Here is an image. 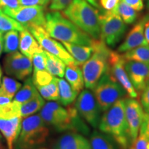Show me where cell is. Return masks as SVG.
Returning a JSON list of instances; mask_svg holds the SVG:
<instances>
[{"instance_id":"1","label":"cell","mask_w":149,"mask_h":149,"mask_svg":"<svg viewBox=\"0 0 149 149\" xmlns=\"http://www.w3.org/2000/svg\"><path fill=\"white\" fill-rule=\"evenodd\" d=\"M39 115L46 125L52 126L58 132L72 130L88 135L90 131L74 106L65 109L58 102H48L40 110Z\"/></svg>"},{"instance_id":"2","label":"cell","mask_w":149,"mask_h":149,"mask_svg":"<svg viewBox=\"0 0 149 149\" xmlns=\"http://www.w3.org/2000/svg\"><path fill=\"white\" fill-rule=\"evenodd\" d=\"M100 130L111 136L120 149L132 145L125 113V99H121L104 111L98 126Z\"/></svg>"},{"instance_id":"3","label":"cell","mask_w":149,"mask_h":149,"mask_svg":"<svg viewBox=\"0 0 149 149\" xmlns=\"http://www.w3.org/2000/svg\"><path fill=\"white\" fill-rule=\"evenodd\" d=\"M45 29L52 38L61 42L91 46L94 40L58 11L46 13Z\"/></svg>"},{"instance_id":"4","label":"cell","mask_w":149,"mask_h":149,"mask_svg":"<svg viewBox=\"0 0 149 149\" xmlns=\"http://www.w3.org/2000/svg\"><path fill=\"white\" fill-rule=\"evenodd\" d=\"M62 14L94 40H100V13L86 0H73Z\"/></svg>"},{"instance_id":"5","label":"cell","mask_w":149,"mask_h":149,"mask_svg":"<svg viewBox=\"0 0 149 149\" xmlns=\"http://www.w3.org/2000/svg\"><path fill=\"white\" fill-rule=\"evenodd\" d=\"M93 53L82 65L85 86L93 90L102 76L109 70V58L111 49L101 40H93Z\"/></svg>"},{"instance_id":"6","label":"cell","mask_w":149,"mask_h":149,"mask_svg":"<svg viewBox=\"0 0 149 149\" xmlns=\"http://www.w3.org/2000/svg\"><path fill=\"white\" fill-rule=\"evenodd\" d=\"M48 135L49 129L40 115L25 117L14 149H35L44 144Z\"/></svg>"},{"instance_id":"7","label":"cell","mask_w":149,"mask_h":149,"mask_svg":"<svg viewBox=\"0 0 149 149\" xmlns=\"http://www.w3.org/2000/svg\"><path fill=\"white\" fill-rule=\"evenodd\" d=\"M95 97L102 111H106L127 94L124 88L111 75L109 70L93 88Z\"/></svg>"},{"instance_id":"8","label":"cell","mask_w":149,"mask_h":149,"mask_svg":"<svg viewBox=\"0 0 149 149\" xmlns=\"http://www.w3.org/2000/svg\"><path fill=\"white\" fill-rule=\"evenodd\" d=\"M101 35L100 40L108 46L115 47L125 35L127 26L119 15L113 11L100 13Z\"/></svg>"},{"instance_id":"9","label":"cell","mask_w":149,"mask_h":149,"mask_svg":"<svg viewBox=\"0 0 149 149\" xmlns=\"http://www.w3.org/2000/svg\"><path fill=\"white\" fill-rule=\"evenodd\" d=\"M32 33L45 51L56 56L62 60L67 66L77 65L76 61L68 53L63 44L51 38L46 29L42 26H32L28 29Z\"/></svg>"},{"instance_id":"10","label":"cell","mask_w":149,"mask_h":149,"mask_svg":"<svg viewBox=\"0 0 149 149\" xmlns=\"http://www.w3.org/2000/svg\"><path fill=\"white\" fill-rule=\"evenodd\" d=\"M3 12L22 24L26 29L32 26L45 28L46 15L44 6H19L16 8H3Z\"/></svg>"},{"instance_id":"11","label":"cell","mask_w":149,"mask_h":149,"mask_svg":"<svg viewBox=\"0 0 149 149\" xmlns=\"http://www.w3.org/2000/svg\"><path fill=\"white\" fill-rule=\"evenodd\" d=\"M78 113L89 125L93 128L98 127L101 120V111L94 94L90 90L81 92L74 104Z\"/></svg>"},{"instance_id":"12","label":"cell","mask_w":149,"mask_h":149,"mask_svg":"<svg viewBox=\"0 0 149 149\" xmlns=\"http://www.w3.org/2000/svg\"><path fill=\"white\" fill-rule=\"evenodd\" d=\"M126 61L123 55L117 52L111 51L109 58V72L117 82L120 83L130 97L136 98L138 94L130 82L126 72Z\"/></svg>"},{"instance_id":"13","label":"cell","mask_w":149,"mask_h":149,"mask_svg":"<svg viewBox=\"0 0 149 149\" xmlns=\"http://www.w3.org/2000/svg\"><path fill=\"white\" fill-rule=\"evenodd\" d=\"M3 66L6 74L19 80H25L33 71L32 60L18 51L8 53Z\"/></svg>"},{"instance_id":"14","label":"cell","mask_w":149,"mask_h":149,"mask_svg":"<svg viewBox=\"0 0 149 149\" xmlns=\"http://www.w3.org/2000/svg\"><path fill=\"white\" fill-rule=\"evenodd\" d=\"M125 113L132 145L138 137L144 111L141 103L135 98L125 99Z\"/></svg>"},{"instance_id":"15","label":"cell","mask_w":149,"mask_h":149,"mask_svg":"<svg viewBox=\"0 0 149 149\" xmlns=\"http://www.w3.org/2000/svg\"><path fill=\"white\" fill-rule=\"evenodd\" d=\"M125 68L134 88L140 94L149 83V63L126 61Z\"/></svg>"},{"instance_id":"16","label":"cell","mask_w":149,"mask_h":149,"mask_svg":"<svg viewBox=\"0 0 149 149\" xmlns=\"http://www.w3.org/2000/svg\"><path fill=\"white\" fill-rule=\"evenodd\" d=\"M148 21L149 15H146L137 22L128 33L122 44L117 48L119 53H125L139 46L148 44L144 35L145 25Z\"/></svg>"},{"instance_id":"17","label":"cell","mask_w":149,"mask_h":149,"mask_svg":"<svg viewBox=\"0 0 149 149\" xmlns=\"http://www.w3.org/2000/svg\"><path fill=\"white\" fill-rule=\"evenodd\" d=\"M22 119L20 116H0V131L6 139L8 149H14L21 130Z\"/></svg>"},{"instance_id":"18","label":"cell","mask_w":149,"mask_h":149,"mask_svg":"<svg viewBox=\"0 0 149 149\" xmlns=\"http://www.w3.org/2000/svg\"><path fill=\"white\" fill-rule=\"evenodd\" d=\"M52 149H92L90 141L81 134L69 132L59 136L54 141Z\"/></svg>"},{"instance_id":"19","label":"cell","mask_w":149,"mask_h":149,"mask_svg":"<svg viewBox=\"0 0 149 149\" xmlns=\"http://www.w3.org/2000/svg\"><path fill=\"white\" fill-rule=\"evenodd\" d=\"M19 48L23 55L31 60L35 54L44 51L43 48L27 29L20 32Z\"/></svg>"},{"instance_id":"20","label":"cell","mask_w":149,"mask_h":149,"mask_svg":"<svg viewBox=\"0 0 149 149\" xmlns=\"http://www.w3.org/2000/svg\"><path fill=\"white\" fill-rule=\"evenodd\" d=\"M62 44L74 59L78 66H82L93 53V48L91 46L79 45L64 42H62Z\"/></svg>"},{"instance_id":"21","label":"cell","mask_w":149,"mask_h":149,"mask_svg":"<svg viewBox=\"0 0 149 149\" xmlns=\"http://www.w3.org/2000/svg\"><path fill=\"white\" fill-rule=\"evenodd\" d=\"M66 81L74 91L79 93L84 87L83 72L78 65H70L66 68L64 73Z\"/></svg>"},{"instance_id":"22","label":"cell","mask_w":149,"mask_h":149,"mask_svg":"<svg viewBox=\"0 0 149 149\" xmlns=\"http://www.w3.org/2000/svg\"><path fill=\"white\" fill-rule=\"evenodd\" d=\"M89 141L92 149H117L118 147L111 136L97 130L93 132Z\"/></svg>"},{"instance_id":"23","label":"cell","mask_w":149,"mask_h":149,"mask_svg":"<svg viewBox=\"0 0 149 149\" xmlns=\"http://www.w3.org/2000/svg\"><path fill=\"white\" fill-rule=\"evenodd\" d=\"M40 93L33 82L32 78L29 77L25 79L22 88L17 91L13 101L22 104L35 98Z\"/></svg>"},{"instance_id":"24","label":"cell","mask_w":149,"mask_h":149,"mask_svg":"<svg viewBox=\"0 0 149 149\" xmlns=\"http://www.w3.org/2000/svg\"><path fill=\"white\" fill-rule=\"evenodd\" d=\"M57 82L59 88V101L63 106L68 107L75 100L78 93L72 88L66 80L58 78Z\"/></svg>"},{"instance_id":"25","label":"cell","mask_w":149,"mask_h":149,"mask_svg":"<svg viewBox=\"0 0 149 149\" xmlns=\"http://www.w3.org/2000/svg\"><path fill=\"white\" fill-rule=\"evenodd\" d=\"M45 105L44 99L40 94L35 98L29 100V102L20 104L19 114L22 118L31 116L37 112L40 111Z\"/></svg>"},{"instance_id":"26","label":"cell","mask_w":149,"mask_h":149,"mask_svg":"<svg viewBox=\"0 0 149 149\" xmlns=\"http://www.w3.org/2000/svg\"><path fill=\"white\" fill-rule=\"evenodd\" d=\"M46 54V70L53 76L62 78L64 76L66 64L56 56L48 53Z\"/></svg>"},{"instance_id":"27","label":"cell","mask_w":149,"mask_h":149,"mask_svg":"<svg viewBox=\"0 0 149 149\" xmlns=\"http://www.w3.org/2000/svg\"><path fill=\"white\" fill-rule=\"evenodd\" d=\"M126 61L149 63V44L141 45L126 51L123 55Z\"/></svg>"},{"instance_id":"28","label":"cell","mask_w":149,"mask_h":149,"mask_svg":"<svg viewBox=\"0 0 149 149\" xmlns=\"http://www.w3.org/2000/svg\"><path fill=\"white\" fill-rule=\"evenodd\" d=\"M112 11L119 15L126 24H133L137 18L136 10L122 1H120Z\"/></svg>"},{"instance_id":"29","label":"cell","mask_w":149,"mask_h":149,"mask_svg":"<svg viewBox=\"0 0 149 149\" xmlns=\"http://www.w3.org/2000/svg\"><path fill=\"white\" fill-rule=\"evenodd\" d=\"M58 78L54 77L51 83L44 86L36 87L41 96L48 101H57L59 100Z\"/></svg>"},{"instance_id":"30","label":"cell","mask_w":149,"mask_h":149,"mask_svg":"<svg viewBox=\"0 0 149 149\" xmlns=\"http://www.w3.org/2000/svg\"><path fill=\"white\" fill-rule=\"evenodd\" d=\"M22 87V84L8 77H3L0 86V95L13 99Z\"/></svg>"},{"instance_id":"31","label":"cell","mask_w":149,"mask_h":149,"mask_svg":"<svg viewBox=\"0 0 149 149\" xmlns=\"http://www.w3.org/2000/svg\"><path fill=\"white\" fill-rule=\"evenodd\" d=\"M25 29H26L22 24L6 14L2 9L0 8V31L4 33L15 30L21 32Z\"/></svg>"},{"instance_id":"32","label":"cell","mask_w":149,"mask_h":149,"mask_svg":"<svg viewBox=\"0 0 149 149\" xmlns=\"http://www.w3.org/2000/svg\"><path fill=\"white\" fill-rule=\"evenodd\" d=\"M19 45V35L17 31H9L3 35V52L10 53L17 51Z\"/></svg>"},{"instance_id":"33","label":"cell","mask_w":149,"mask_h":149,"mask_svg":"<svg viewBox=\"0 0 149 149\" xmlns=\"http://www.w3.org/2000/svg\"><path fill=\"white\" fill-rule=\"evenodd\" d=\"M55 76L50 74L47 70L34 71L33 74V82L35 87L44 86L51 83Z\"/></svg>"},{"instance_id":"34","label":"cell","mask_w":149,"mask_h":149,"mask_svg":"<svg viewBox=\"0 0 149 149\" xmlns=\"http://www.w3.org/2000/svg\"><path fill=\"white\" fill-rule=\"evenodd\" d=\"M34 71L46 70V54L44 51L41 53L35 54L32 59Z\"/></svg>"},{"instance_id":"35","label":"cell","mask_w":149,"mask_h":149,"mask_svg":"<svg viewBox=\"0 0 149 149\" xmlns=\"http://www.w3.org/2000/svg\"><path fill=\"white\" fill-rule=\"evenodd\" d=\"M72 1L73 0H51L49 8L51 11L64 10Z\"/></svg>"},{"instance_id":"36","label":"cell","mask_w":149,"mask_h":149,"mask_svg":"<svg viewBox=\"0 0 149 149\" xmlns=\"http://www.w3.org/2000/svg\"><path fill=\"white\" fill-rule=\"evenodd\" d=\"M50 0H18V3L22 6H46Z\"/></svg>"},{"instance_id":"37","label":"cell","mask_w":149,"mask_h":149,"mask_svg":"<svg viewBox=\"0 0 149 149\" xmlns=\"http://www.w3.org/2000/svg\"><path fill=\"white\" fill-rule=\"evenodd\" d=\"M149 141V138L144 134L139 133V136L133 144L134 149H147V144Z\"/></svg>"},{"instance_id":"38","label":"cell","mask_w":149,"mask_h":149,"mask_svg":"<svg viewBox=\"0 0 149 149\" xmlns=\"http://www.w3.org/2000/svg\"><path fill=\"white\" fill-rule=\"evenodd\" d=\"M140 103L145 112L149 111V83L141 93Z\"/></svg>"},{"instance_id":"39","label":"cell","mask_w":149,"mask_h":149,"mask_svg":"<svg viewBox=\"0 0 149 149\" xmlns=\"http://www.w3.org/2000/svg\"><path fill=\"white\" fill-rule=\"evenodd\" d=\"M139 133L144 134L148 138H149V111H144V117H143L142 123H141Z\"/></svg>"},{"instance_id":"40","label":"cell","mask_w":149,"mask_h":149,"mask_svg":"<svg viewBox=\"0 0 149 149\" xmlns=\"http://www.w3.org/2000/svg\"><path fill=\"white\" fill-rule=\"evenodd\" d=\"M120 2V0H100V4L104 10H113Z\"/></svg>"},{"instance_id":"41","label":"cell","mask_w":149,"mask_h":149,"mask_svg":"<svg viewBox=\"0 0 149 149\" xmlns=\"http://www.w3.org/2000/svg\"><path fill=\"white\" fill-rule=\"evenodd\" d=\"M124 1L136 11H141L144 8V3L142 0H121Z\"/></svg>"},{"instance_id":"42","label":"cell","mask_w":149,"mask_h":149,"mask_svg":"<svg viewBox=\"0 0 149 149\" xmlns=\"http://www.w3.org/2000/svg\"><path fill=\"white\" fill-rule=\"evenodd\" d=\"M19 6L18 0H0V8H16Z\"/></svg>"},{"instance_id":"43","label":"cell","mask_w":149,"mask_h":149,"mask_svg":"<svg viewBox=\"0 0 149 149\" xmlns=\"http://www.w3.org/2000/svg\"><path fill=\"white\" fill-rule=\"evenodd\" d=\"M144 35H145V38L148 42V44H149V21L147 22L145 25V29H144Z\"/></svg>"},{"instance_id":"44","label":"cell","mask_w":149,"mask_h":149,"mask_svg":"<svg viewBox=\"0 0 149 149\" xmlns=\"http://www.w3.org/2000/svg\"><path fill=\"white\" fill-rule=\"evenodd\" d=\"M3 51V32L0 31V56Z\"/></svg>"},{"instance_id":"45","label":"cell","mask_w":149,"mask_h":149,"mask_svg":"<svg viewBox=\"0 0 149 149\" xmlns=\"http://www.w3.org/2000/svg\"><path fill=\"white\" fill-rule=\"evenodd\" d=\"M86 1L95 8H99L98 0H86Z\"/></svg>"},{"instance_id":"46","label":"cell","mask_w":149,"mask_h":149,"mask_svg":"<svg viewBox=\"0 0 149 149\" xmlns=\"http://www.w3.org/2000/svg\"><path fill=\"white\" fill-rule=\"evenodd\" d=\"M1 76H2V70H1V67H0V85H1Z\"/></svg>"},{"instance_id":"47","label":"cell","mask_w":149,"mask_h":149,"mask_svg":"<svg viewBox=\"0 0 149 149\" xmlns=\"http://www.w3.org/2000/svg\"><path fill=\"white\" fill-rule=\"evenodd\" d=\"M147 8H148V10H149V0L147 1Z\"/></svg>"},{"instance_id":"48","label":"cell","mask_w":149,"mask_h":149,"mask_svg":"<svg viewBox=\"0 0 149 149\" xmlns=\"http://www.w3.org/2000/svg\"><path fill=\"white\" fill-rule=\"evenodd\" d=\"M3 139V137H2V135H1V134L0 133V141H1Z\"/></svg>"},{"instance_id":"49","label":"cell","mask_w":149,"mask_h":149,"mask_svg":"<svg viewBox=\"0 0 149 149\" xmlns=\"http://www.w3.org/2000/svg\"><path fill=\"white\" fill-rule=\"evenodd\" d=\"M147 149H149V141L148 142V144H147Z\"/></svg>"},{"instance_id":"50","label":"cell","mask_w":149,"mask_h":149,"mask_svg":"<svg viewBox=\"0 0 149 149\" xmlns=\"http://www.w3.org/2000/svg\"><path fill=\"white\" fill-rule=\"evenodd\" d=\"M0 149H3V147H2V146H1V144H0Z\"/></svg>"},{"instance_id":"51","label":"cell","mask_w":149,"mask_h":149,"mask_svg":"<svg viewBox=\"0 0 149 149\" xmlns=\"http://www.w3.org/2000/svg\"><path fill=\"white\" fill-rule=\"evenodd\" d=\"M130 149H134V148H133V146H132V147H131V148H130Z\"/></svg>"},{"instance_id":"52","label":"cell","mask_w":149,"mask_h":149,"mask_svg":"<svg viewBox=\"0 0 149 149\" xmlns=\"http://www.w3.org/2000/svg\"><path fill=\"white\" fill-rule=\"evenodd\" d=\"M37 149H46V148H37Z\"/></svg>"}]
</instances>
